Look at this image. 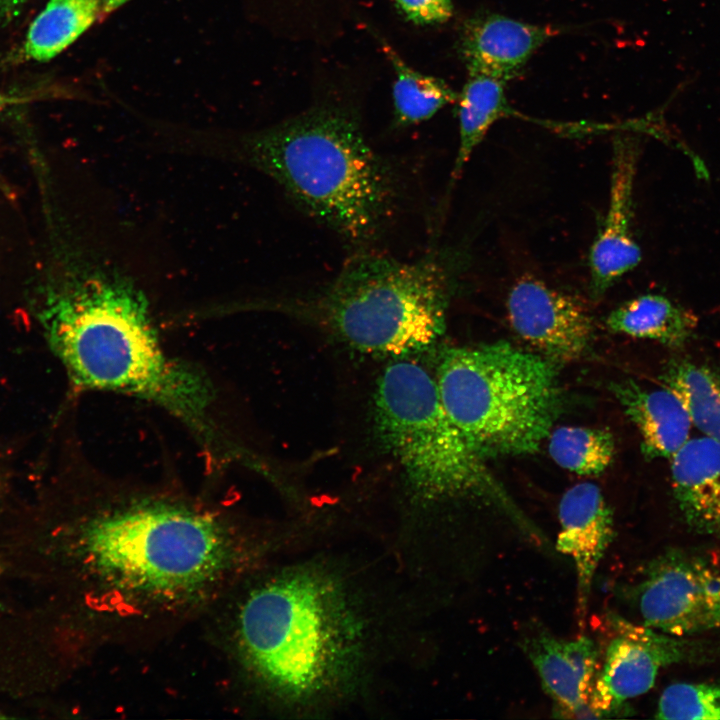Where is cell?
Here are the masks:
<instances>
[{"instance_id": "ba28073f", "label": "cell", "mask_w": 720, "mask_h": 720, "mask_svg": "<svg viewBox=\"0 0 720 720\" xmlns=\"http://www.w3.org/2000/svg\"><path fill=\"white\" fill-rule=\"evenodd\" d=\"M610 620L614 633L589 698L592 718L626 712L628 701L648 692L662 668L716 655L717 648L703 641L668 635L618 615Z\"/></svg>"}, {"instance_id": "6da1fadb", "label": "cell", "mask_w": 720, "mask_h": 720, "mask_svg": "<svg viewBox=\"0 0 720 720\" xmlns=\"http://www.w3.org/2000/svg\"><path fill=\"white\" fill-rule=\"evenodd\" d=\"M240 661L269 694L289 704L342 695L362 670L368 627L346 585L312 565L283 570L240 603Z\"/></svg>"}, {"instance_id": "9a60e30c", "label": "cell", "mask_w": 720, "mask_h": 720, "mask_svg": "<svg viewBox=\"0 0 720 720\" xmlns=\"http://www.w3.org/2000/svg\"><path fill=\"white\" fill-rule=\"evenodd\" d=\"M670 460L682 519L698 534L720 536V440L688 439Z\"/></svg>"}, {"instance_id": "52a82bcc", "label": "cell", "mask_w": 720, "mask_h": 720, "mask_svg": "<svg viewBox=\"0 0 720 720\" xmlns=\"http://www.w3.org/2000/svg\"><path fill=\"white\" fill-rule=\"evenodd\" d=\"M375 416L381 439L417 497L486 501L503 510L529 540L548 544L451 420L435 378L423 366L400 359L386 367L377 384Z\"/></svg>"}, {"instance_id": "7c38bea8", "label": "cell", "mask_w": 720, "mask_h": 720, "mask_svg": "<svg viewBox=\"0 0 720 720\" xmlns=\"http://www.w3.org/2000/svg\"><path fill=\"white\" fill-rule=\"evenodd\" d=\"M558 516L560 532L555 548L574 563L578 616L582 623L595 573L615 536L613 513L599 486L582 482L563 494Z\"/></svg>"}, {"instance_id": "7a4b0ae2", "label": "cell", "mask_w": 720, "mask_h": 720, "mask_svg": "<svg viewBox=\"0 0 720 720\" xmlns=\"http://www.w3.org/2000/svg\"><path fill=\"white\" fill-rule=\"evenodd\" d=\"M72 551L96 590L139 611L193 606L240 568V536L208 514L137 504L92 517Z\"/></svg>"}, {"instance_id": "ffe728a7", "label": "cell", "mask_w": 720, "mask_h": 720, "mask_svg": "<svg viewBox=\"0 0 720 720\" xmlns=\"http://www.w3.org/2000/svg\"><path fill=\"white\" fill-rule=\"evenodd\" d=\"M660 380L686 409L691 423L705 436L720 440V373L684 358L671 359Z\"/></svg>"}, {"instance_id": "5b68a950", "label": "cell", "mask_w": 720, "mask_h": 720, "mask_svg": "<svg viewBox=\"0 0 720 720\" xmlns=\"http://www.w3.org/2000/svg\"><path fill=\"white\" fill-rule=\"evenodd\" d=\"M434 378L449 417L483 459L536 452L560 411L556 361L505 341L448 348Z\"/></svg>"}, {"instance_id": "9c48e42d", "label": "cell", "mask_w": 720, "mask_h": 720, "mask_svg": "<svg viewBox=\"0 0 720 720\" xmlns=\"http://www.w3.org/2000/svg\"><path fill=\"white\" fill-rule=\"evenodd\" d=\"M642 624L675 637L720 629V572L705 557L670 549L632 590Z\"/></svg>"}, {"instance_id": "2e32d148", "label": "cell", "mask_w": 720, "mask_h": 720, "mask_svg": "<svg viewBox=\"0 0 720 720\" xmlns=\"http://www.w3.org/2000/svg\"><path fill=\"white\" fill-rule=\"evenodd\" d=\"M613 393L637 427L648 459H670L689 439L691 420L668 388L648 389L626 380L613 384Z\"/></svg>"}, {"instance_id": "5bb4252c", "label": "cell", "mask_w": 720, "mask_h": 720, "mask_svg": "<svg viewBox=\"0 0 720 720\" xmlns=\"http://www.w3.org/2000/svg\"><path fill=\"white\" fill-rule=\"evenodd\" d=\"M558 30L503 15L481 14L464 26L460 50L469 74L503 82L518 76L532 54Z\"/></svg>"}, {"instance_id": "277c9868", "label": "cell", "mask_w": 720, "mask_h": 720, "mask_svg": "<svg viewBox=\"0 0 720 720\" xmlns=\"http://www.w3.org/2000/svg\"><path fill=\"white\" fill-rule=\"evenodd\" d=\"M242 144L250 164L274 179L306 214L352 244L376 239L392 216L394 176L351 112L312 108Z\"/></svg>"}, {"instance_id": "603a6c76", "label": "cell", "mask_w": 720, "mask_h": 720, "mask_svg": "<svg viewBox=\"0 0 720 720\" xmlns=\"http://www.w3.org/2000/svg\"><path fill=\"white\" fill-rule=\"evenodd\" d=\"M655 718L720 720V683H674L661 694Z\"/></svg>"}, {"instance_id": "30bf717a", "label": "cell", "mask_w": 720, "mask_h": 720, "mask_svg": "<svg viewBox=\"0 0 720 720\" xmlns=\"http://www.w3.org/2000/svg\"><path fill=\"white\" fill-rule=\"evenodd\" d=\"M506 307L513 330L554 361L580 357L592 340L594 326L587 309L536 278L517 281L508 293Z\"/></svg>"}, {"instance_id": "d6986e66", "label": "cell", "mask_w": 720, "mask_h": 720, "mask_svg": "<svg viewBox=\"0 0 720 720\" xmlns=\"http://www.w3.org/2000/svg\"><path fill=\"white\" fill-rule=\"evenodd\" d=\"M504 83L486 75L469 74L457 99L459 145L451 174L453 180L461 175L493 123L515 114L505 97Z\"/></svg>"}, {"instance_id": "4fadbf2b", "label": "cell", "mask_w": 720, "mask_h": 720, "mask_svg": "<svg viewBox=\"0 0 720 720\" xmlns=\"http://www.w3.org/2000/svg\"><path fill=\"white\" fill-rule=\"evenodd\" d=\"M521 647L559 711L566 717L592 718L589 698L598 662L595 642L586 635L564 640L541 629L528 634Z\"/></svg>"}, {"instance_id": "7402d4cb", "label": "cell", "mask_w": 720, "mask_h": 720, "mask_svg": "<svg viewBox=\"0 0 720 720\" xmlns=\"http://www.w3.org/2000/svg\"><path fill=\"white\" fill-rule=\"evenodd\" d=\"M548 451L560 467L582 476H595L613 461V435L601 428L561 426L548 435Z\"/></svg>"}, {"instance_id": "e0dca14e", "label": "cell", "mask_w": 720, "mask_h": 720, "mask_svg": "<svg viewBox=\"0 0 720 720\" xmlns=\"http://www.w3.org/2000/svg\"><path fill=\"white\" fill-rule=\"evenodd\" d=\"M696 315L659 294H643L625 301L610 312L607 327L614 333L648 339L679 348L693 336Z\"/></svg>"}, {"instance_id": "8992f818", "label": "cell", "mask_w": 720, "mask_h": 720, "mask_svg": "<svg viewBox=\"0 0 720 720\" xmlns=\"http://www.w3.org/2000/svg\"><path fill=\"white\" fill-rule=\"evenodd\" d=\"M456 264L454 255L442 252L413 261L361 254L345 263L309 305L353 348L404 357L442 335Z\"/></svg>"}, {"instance_id": "484cf974", "label": "cell", "mask_w": 720, "mask_h": 720, "mask_svg": "<svg viewBox=\"0 0 720 720\" xmlns=\"http://www.w3.org/2000/svg\"><path fill=\"white\" fill-rule=\"evenodd\" d=\"M26 95H15L10 93L0 92V115L11 108L14 105L26 102Z\"/></svg>"}, {"instance_id": "3957f363", "label": "cell", "mask_w": 720, "mask_h": 720, "mask_svg": "<svg viewBox=\"0 0 720 720\" xmlns=\"http://www.w3.org/2000/svg\"><path fill=\"white\" fill-rule=\"evenodd\" d=\"M40 321L77 385L139 395L195 424L204 418L206 385L165 356L146 300L126 277L72 269L47 290Z\"/></svg>"}, {"instance_id": "d4e9b609", "label": "cell", "mask_w": 720, "mask_h": 720, "mask_svg": "<svg viewBox=\"0 0 720 720\" xmlns=\"http://www.w3.org/2000/svg\"><path fill=\"white\" fill-rule=\"evenodd\" d=\"M28 0H0V29L8 26L22 12Z\"/></svg>"}, {"instance_id": "44dd1931", "label": "cell", "mask_w": 720, "mask_h": 720, "mask_svg": "<svg viewBox=\"0 0 720 720\" xmlns=\"http://www.w3.org/2000/svg\"><path fill=\"white\" fill-rule=\"evenodd\" d=\"M382 48L395 71L393 102L398 123L411 125L430 119L459 94L443 80L416 71L384 40Z\"/></svg>"}, {"instance_id": "cb8c5ba5", "label": "cell", "mask_w": 720, "mask_h": 720, "mask_svg": "<svg viewBox=\"0 0 720 720\" xmlns=\"http://www.w3.org/2000/svg\"><path fill=\"white\" fill-rule=\"evenodd\" d=\"M400 12L417 25L447 22L453 14L451 0H394Z\"/></svg>"}, {"instance_id": "4316f807", "label": "cell", "mask_w": 720, "mask_h": 720, "mask_svg": "<svg viewBox=\"0 0 720 720\" xmlns=\"http://www.w3.org/2000/svg\"><path fill=\"white\" fill-rule=\"evenodd\" d=\"M127 0H103L102 1V10H106L107 12L112 11V9L117 8L118 6L122 5Z\"/></svg>"}, {"instance_id": "ac0fdd59", "label": "cell", "mask_w": 720, "mask_h": 720, "mask_svg": "<svg viewBox=\"0 0 720 720\" xmlns=\"http://www.w3.org/2000/svg\"><path fill=\"white\" fill-rule=\"evenodd\" d=\"M102 12V0H49L30 24L23 55L48 62L75 42Z\"/></svg>"}, {"instance_id": "8fae6325", "label": "cell", "mask_w": 720, "mask_h": 720, "mask_svg": "<svg viewBox=\"0 0 720 720\" xmlns=\"http://www.w3.org/2000/svg\"><path fill=\"white\" fill-rule=\"evenodd\" d=\"M613 147L608 209L589 254L590 290L595 298L633 270L642 257L632 233L637 147L623 136L615 138Z\"/></svg>"}, {"instance_id": "83f0119b", "label": "cell", "mask_w": 720, "mask_h": 720, "mask_svg": "<svg viewBox=\"0 0 720 720\" xmlns=\"http://www.w3.org/2000/svg\"><path fill=\"white\" fill-rule=\"evenodd\" d=\"M1 572H2V565H1V562H0V574H1Z\"/></svg>"}]
</instances>
